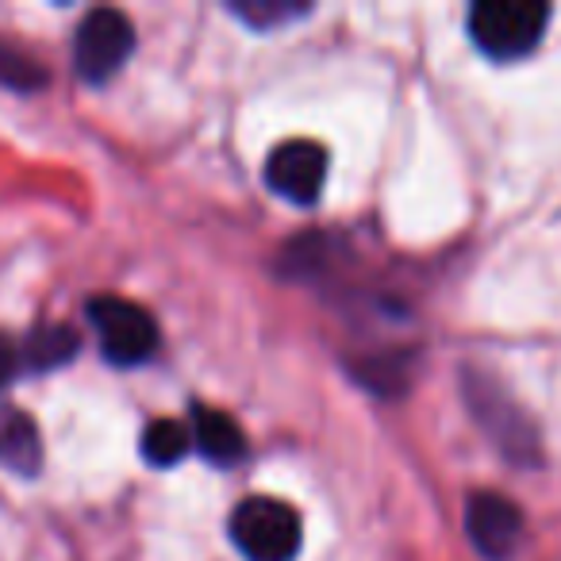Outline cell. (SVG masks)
Returning a JSON list of instances; mask_svg holds the SVG:
<instances>
[{"mask_svg": "<svg viewBox=\"0 0 561 561\" xmlns=\"http://www.w3.org/2000/svg\"><path fill=\"white\" fill-rule=\"evenodd\" d=\"M550 9L538 0H481L469 9V39L492 62H515L542 43Z\"/></svg>", "mask_w": 561, "mask_h": 561, "instance_id": "cell-1", "label": "cell"}, {"mask_svg": "<svg viewBox=\"0 0 561 561\" xmlns=\"http://www.w3.org/2000/svg\"><path fill=\"white\" fill-rule=\"evenodd\" d=\"M231 542L247 561H293L305 542L297 507L273 496H250L231 515Z\"/></svg>", "mask_w": 561, "mask_h": 561, "instance_id": "cell-2", "label": "cell"}, {"mask_svg": "<svg viewBox=\"0 0 561 561\" xmlns=\"http://www.w3.org/2000/svg\"><path fill=\"white\" fill-rule=\"evenodd\" d=\"M461 385H466L469 408H473V415L481 420V427L492 435V443H496L515 466H538V458H542V454H538V435L527 415L512 404V397H507L496 381H489V377H481V374H466Z\"/></svg>", "mask_w": 561, "mask_h": 561, "instance_id": "cell-3", "label": "cell"}, {"mask_svg": "<svg viewBox=\"0 0 561 561\" xmlns=\"http://www.w3.org/2000/svg\"><path fill=\"white\" fill-rule=\"evenodd\" d=\"M89 320L101 335V351L112 366H142L158 351V323L139 305L124 297H96L89 300Z\"/></svg>", "mask_w": 561, "mask_h": 561, "instance_id": "cell-4", "label": "cell"}, {"mask_svg": "<svg viewBox=\"0 0 561 561\" xmlns=\"http://www.w3.org/2000/svg\"><path fill=\"white\" fill-rule=\"evenodd\" d=\"M135 50V27L124 12L116 9H96L81 20L78 35H73V66L85 81L104 85L112 81Z\"/></svg>", "mask_w": 561, "mask_h": 561, "instance_id": "cell-5", "label": "cell"}, {"mask_svg": "<svg viewBox=\"0 0 561 561\" xmlns=\"http://www.w3.org/2000/svg\"><path fill=\"white\" fill-rule=\"evenodd\" d=\"M265 185L289 204H316L328 185V150L312 139L280 142L265 162Z\"/></svg>", "mask_w": 561, "mask_h": 561, "instance_id": "cell-6", "label": "cell"}, {"mask_svg": "<svg viewBox=\"0 0 561 561\" xmlns=\"http://www.w3.org/2000/svg\"><path fill=\"white\" fill-rule=\"evenodd\" d=\"M466 535L489 561H507L523 542V512L500 492H473L466 504Z\"/></svg>", "mask_w": 561, "mask_h": 561, "instance_id": "cell-7", "label": "cell"}, {"mask_svg": "<svg viewBox=\"0 0 561 561\" xmlns=\"http://www.w3.org/2000/svg\"><path fill=\"white\" fill-rule=\"evenodd\" d=\"M188 435H193L196 450L208 461H216V466H234V461L247 454V435H242V427L234 423V415L219 412V408L196 404Z\"/></svg>", "mask_w": 561, "mask_h": 561, "instance_id": "cell-8", "label": "cell"}, {"mask_svg": "<svg viewBox=\"0 0 561 561\" xmlns=\"http://www.w3.org/2000/svg\"><path fill=\"white\" fill-rule=\"evenodd\" d=\"M0 466L12 469V473H20V477L39 473L43 438H39V427H35L24 412L0 415Z\"/></svg>", "mask_w": 561, "mask_h": 561, "instance_id": "cell-9", "label": "cell"}, {"mask_svg": "<svg viewBox=\"0 0 561 561\" xmlns=\"http://www.w3.org/2000/svg\"><path fill=\"white\" fill-rule=\"evenodd\" d=\"M78 351H81V339L73 335L66 323H43V328H35L32 335H27L20 354H24V366L47 374V369H58V366H66V362H73Z\"/></svg>", "mask_w": 561, "mask_h": 561, "instance_id": "cell-10", "label": "cell"}, {"mask_svg": "<svg viewBox=\"0 0 561 561\" xmlns=\"http://www.w3.org/2000/svg\"><path fill=\"white\" fill-rule=\"evenodd\" d=\"M188 443H193V435L185 431V423L154 420L147 431H142V458H147V466H154V469H170L188 454Z\"/></svg>", "mask_w": 561, "mask_h": 561, "instance_id": "cell-11", "label": "cell"}, {"mask_svg": "<svg viewBox=\"0 0 561 561\" xmlns=\"http://www.w3.org/2000/svg\"><path fill=\"white\" fill-rule=\"evenodd\" d=\"M0 85L16 89V93H35V89L47 85V73L27 55H20L16 47H9V43L0 39Z\"/></svg>", "mask_w": 561, "mask_h": 561, "instance_id": "cell-12", "label": "cell"}, {"mask_svg": "<svg viewBox=\"0 0 561 561\" xmlns=\"http://www.w3.org/2000/svg\"><path fill=\"white\" fill-rule=\"evenodd\" d=\"M231 12L242 24L257 27V32H270V27L289 24V20L305 16V4H273V0H250V4H231Z\"/></svg>", "mask_w": 561, "mask_h": 561, "instance_id": "cell-13", "label": "cell"}, {"mask_svg": "<svg viewBox=\"0 0 561 561\" xmlns=\"http://www.w3.org/2000/svg\"><path fill=\"white\" fill-rule=\"evenodd\" d=\"M20 366H24V354H20V346L12 343L9 335H0V389H9V385L16 381Z\"/></svg>", "mask_w": 561, "mask_h": 561, "instance_id": "cell-14", "label": "cell"}]
</instances>
